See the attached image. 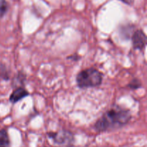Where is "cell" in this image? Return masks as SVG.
Instances as JSON below:
<instances>
[{"instance_id":"cell-9","label":"cell","mask_w":147,"mask_h":147,"mask_svg":"<svg viewBox=\"0 0 147 147\" xmlns=\"http://www.w3.org/2000/svg\"><path fill=\"white\" fill-rule=\"evenodd\" d=\"M141 86H142V84H141V83L139 82V80H137V79H134V80L129 83L128 86L132 89H137L139 88H140Z\"/></svg>"},{"instance_id":"cell-3","label":"cell","mask_w":147,"mask_h":147,"mask_svg":"<svg viewBox=\"0 0 147 147\" xmlns=\"http://www.w3.org/2000/svg\"><path fill=\"white\" fill-rule=\"evenodd\" d=\"M133 45L135 49L143 50L146 45V36L142 30H136L132 37Z\"/></svg>"},{"instance_id":"cell-2","label":"cell","mask_w":147,"mask_h":147,"mask_svg":"<svg viewBox=\"0 0 147 147\" xmlns=\"http://www.w3.org/2000/svg\"><path fill=\"white\" fill-rule=\"evenodd\" d=\"M76 81L81 88L97 87L102 83V74L96 69L88 68L78 74Z\"/></svg>"},{"instance_id":"cell-8","label":"cell","mask_w":147,"mask_h":147,"mask_svg":"<svg viewBox=\"0 0 147 147\" xmlns=\"http://www.w3.org/2000/svg\"><path fill=\"white\" fill-rule=\"evenodd\" d=\"M0 77L2 78L7 80L9 79V74L7 72V67L4 65H0Z\"/></svg>"},{"instance_id":"cell-6","label":"cell","mask_w":147,"mask_h":147,"mask_svg":"<svg viewBox=\"0 0 147 147\" xmlns=\"http://www.w3.org/2000/svg\"><path fill=\"white\" fill-rule=\"evenodd\" d=\"M9 139L7 132L5 130L0 131V147H9Z\"/></svg>"},{"instance_id":"cell-1","label":"cell","mask_w":147,"mask_h":147,"mask_svg":"<svg viewBox=\"0 0 147 147\" xmlns=\"http://www.w3.org/2000/svg\"><path fill=\"white\" fill-rule=\"evenodd\" d=\"M131 116L129 110L120 106H116L103 115L95 124V128L98 131H106L118 129L129 123Z\"/></svg>"},{"instance_id":"cell-4","label":"cell","mask_w":147,"mask_h":147,"mask_svg":"<svg viewBox=\"0 0 147 147\" xmlns=\"http://www.w3.org/2000/svg\"><path fill=\"white\" fill-rule=\"evenodd\" d=\"M49 136L57 144H66L71 142L73 137L72 134L68 131H60L58 133L50 134Z\"/></svg>"},{"instance_id":"cell-7","label":"cell","mask_w":147,"mask_h":147,"mask_svg":"<svg viewBox=\"0 0 147 147\" xmlns=\"http://www.w3.org/2000/svg\"><path fill=\"white\" fill-rule=\"evenodd\" d=\"M9 9L8 3L6 0H0V19L2 18Z\"/></svg>"},{"instance_id":"cell-5","label":"cell","mask_w":147,"mask_h":147,"mask_svg":"<svg viewBox=\"0 0 147 147\" xmlns=\"http://www.w3.org/2000/svg\"><path fill=\"white\" fill-rule=\"evenodd\" d=\"M28 95L29 93L27 92V90H26L24 88L19 87L17 88H16L15 90L13 91V93H11L9 98V100L13 103H17L19 100L24 98V97H26V96H28Z\"/></svg>"},{"instance_id":"cell-10","label":"cell","mask_w":147,"mask_h":147,"mask_svg":"<svg viewBox=\"0 0 147 147\" xmlns=\"http://www.w3.org/2000/svg\"><path fill=\"white\" fill-rule=\"evenodd\" d=\"M121 1H123L125 4H128V5H132L134 2V0H121Z\"/></svg>"}]
</instances>
